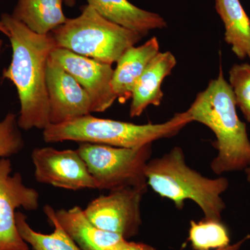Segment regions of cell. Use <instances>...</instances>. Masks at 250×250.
<instances>
[{
    "label": "cell",
    "mask_w": 250,
    "mask_h": 250,
    "mask_svg": "<svg viewBox=\"0 0 250 250\" xmlns=\"http://www.w3.org/2000/svg\"><path fill=\"white\" fill-rule=\"evenodd\" d=\"M1 21L9 31L12 47V59L2 77L17 90L18 125L25 131L43 130L49 125L46 70L51 52L57 47L55 41L52 33L37 34L11 15H1Z\"/></svg>",
    "instance_id": "cell-1"
},
{
    "label": "cell",
    "mask_w": 250,
    "mask_h": 250,
    "mask_svg": "<svg viewBox=\"0 0 250 250\" xmlns=\"http://www.w3.org/2000/svg\"><path fill=\"white\" fill-rule=\"evenodd\" d=\"M236 106L232 88L220 67L217 78L210 81L187 110L192 123L205 125L215 135L213 146L217 155L210 167L217 175L244 171L250 164L247 125L238 118Z\"/></svg>",
    "instance_id": "cell-2"
},
{
    "label": "cell",
    "mask_w": 250,
    "mask_h": 250,
    "mask_svg": "<svg viewBox=\"0 0 250 250\" xmlns=\"http://www.w3.org/2000/svg\"><path fill=\"white\" fill-rule=\"evenodd\" d=\"M147 185L182 210L185 202H195L205 220L222 221L226 204L222 195L228 190L226 177L209 178L187 165L182 148L176 146L161 157L151 159L146 167Z\"/></svg>",
    "instance_id": "cell-3"
},
{
    "label": "cell",
    "mask_w": 250,
    "mask_h": 250,
    "mask_svg": "<svg viewBox=\"0 0 250 250\" xmlns=\"http://www.w3.org/2000/svg\"><path fill=\"white\" fill-rule=\"evenodd\" d=\"M190 123L187 111L175 113L165 123L146 125L103 119L89 114L62 124L48 125L42 131V138L48 143L70 141L134 148L172 137Z\"/></svg>",
    "instance_id": "cell-4"
},
{
    "label": "cell",
    "mask_w": 250,
    "mask_h": 250,
    "mask_svg": "<svg viewBox=\"0 0 250 250\" xmlns=\"http://www.w3.org/2000/svg\"><path fill=\"white\" fill-rule=\"evenodd\" d=\"M81 11L51 32L57 47L112 65L142 40L141 34L108 21L90 5Z\"/></svg>",
    "instance_id": "cell-5"
},
{
    "label": "cell",
    "mask_w": 250,
    "mask_h": 250,
    "mask_svg": "<svg viewBox=\"0 0 250 250\" xmlns=\"http://www.w3.org/2000/svg\"><path fill=\"white\" fill-rule=\"evenodd\" d=\"M77 150L98 190L111 191L125 188L147 190L145 170L152 156V144L125 148L83 143Z\"/></svg>",
    "instance_id": "cell-6"
},
{
    "label": "cell",
    "mask_w": 250,
    "mask_h": 250,
    "mask_svg": "<svg viewBox=\"0 0 250 250\" xmlns=\"http://www.w3.org/2000/svg\"><path fill=\"white\" fill-rule=\"evenodd\" d=\"M147 190L135 188L111 190L94 199L83 210L95 226L128 240L139 232L141 202Z\"/></svg>",
    "instance_id": "cell-7"
},
{
    "label": "cell",
    "mask_w": 250,
    "mask_h": 250,
    "mask_svg": "<svg viewBox=\"0 0 250 250\" xmlns=\"http://www.w3.org/2000/svg\"><path fill=\"white\" fill-rule=\"evenodd\" d=\"M12 172L9 158L0 159V250H29L18 232L16 209L22 207L36 210L40 205V195L24 184L21 173Z\"/></svg>",
    "instance_id": "cell-8"
},
{
    "label": "cell",
    "mask_w": 250,
    "mask_h": 250,
    "mask_svg": "<svg viewBox=\"0 0 250 250\" xmlns=\"http://www.w3.org/2000/svg\"><path fill=\"white\" fill-rule=\"evenodd\" d=\"M38 182L70 190L97 189L82 156L74 149L36 148L31 153Z\"/></svg>",
    "instance_id": "cell-9"
},
{
    "label": "cell",
    "mask_w": 250,
    "mask_h": 250,
    "mask_svg": "<svg viewBox=\"0 0 250 250\" xmlns=\"http://www.w3.org/2000/svg\"><path fill=\"white\" fill-rule=\"evenodd\" d=\"M49 57L84 88L91 100V112L103 113L115 103L117 96L111 86L114 72L111 65L59 47L54 48Z\"/></svg>",
    "instance_id": "cell-10"
},
{
    "label": "cell",
    "mask_w": 250,
    "mask_h": 250,
    "mask_svg": "<svg viewBox=\"0 0 250 250\" xmlns=\"http://www.w3.org/2000/svg\"><path fill=\"white\" fill-rule=\"evenodd\" d=\"M46 83L49 124H62L92 113L91 100L84 88L50 57Z\"/></svg>",
    "instance_id": "cell-11"
},
{
    "label": "cell",
    "mask_w": 250,
    "mask_h": 250,
    "mask_svg": "<svg viewBox=\"0 0 250 250\" xmlns=\"http://www.w3.org/2000/svg\"><path fill=\"white\" fill-rule=\"evenodd\" d=\"M176 64L177 59L170 52H159L149 62L133 90L131 118L141 116L150 105L160 106L164 98L161 85L164 79L171 75Z\"/></svg>",
    "instance_id": "cell-12"
},
{
    "label": "cell",
    "mask_w": 250,
    "mask_h": 250,
    "mask_svg": "<svg viewBox=\"0 0 250 250\" xmlns=\"http://www.w3.org/2000/svg\"><path fill=\"white\" fill-rule=\"evenodd\" d=\"M159 48L157 38L152 37L143 45L130 47L117 62L111 86L120 103H125L131 98L136 82L160 52Z\"/></svg>",
    "instance_id": "cell-13"
},
{
    "label": "cell",
    "mask_w": 250,
    "mask_h": 250,
    "mask_svg": "<svg viewBox=\"0 0 250 250\" xmlns=\"http://www.w3.org/2000/svg\"><path fill=\"white\" fill-rule=\"evenodd\" d=\"M56 217L64 229L82 250H112L124 238L98 228L80 207L55 210Z\"/></svg>",
    "instance_id": "cell-14"
},
{
    "label": "cell",
    "mask_w": 250,
    "mask_h": 250,
    "mask_svg": "<svg viewBox=\"0 0 250 250\" xmlns=\"http://www.w3.org/2000/svg\"><path fill=\"white\" fill-rule=\"evenodd\" d=\"M99 14L108 21L141 34L167 27L164 18L156 13L140 9L128 0H87Z\"/></svg>",
    "instance_id": "cell-15"
},
{
    "label": "cell",
    "mask_w": 250,
    "mask_h": 250,
    "mask_svg": "<svg viewBox=\"0 0 250 250\" xmlns=\"http://www.w3.org/2000/svg\"><path fill=\"white\" fill-rule=\"evenodd\" d=\"M64 0H18L11 16L39 34H49L66 22Z\"/></svg>",
    "instance_id": "cell-16"
},
{
    "label": "cell",
    "mask_w": 250,
    "mask_h": 250,
    "mask_svg": "<svg viewBox=\"0 0 250 250\" xmlns=\"http://www.w3.org/2000/svg\"><path fill=\"white\" fill-rule=\"evenodd\" d=\"M225 28V40L238 58L250 59V19L239 0H215Z\"/></svg>",
    "instance_id": "cell-17"
},
{
    "label": "cell",
    "mask_w": 250,
    "mask_h": 250,
    "mask_svg": "<svg viewBox=\"0 0 250 250\" xmlns=\"http://www.w3.org/2000/svg\"><path fill=\"white\" fill-rule=\"evenodd\" d=\"M43 211L54 226L53 232L49 234L35 231L28 223L27 216L22 212H16V225L22 239L34 250H82L59 223L55 210L46 205Z\"/></svg>",
    "instance_id": "cell-18"
},
{
    "label": "cell",
    "mask_w": 250,
    "mask_h": 250,
    "mask_svg": "<svg viewBox=\"0 0 250 250\" xmlns=\"http://www.w3.org/2000/svg\"><path fill=\"white\" fill-rule=\"evenodd\" d=\"M188 241L194 250H215L230 244L228 228L222 221L191 220Z\"/></svg>",
    "instance_id": "cell-19"
},
{
    "label": "cell",
    "mask_w": 250,
    "mask_h": 250,
    "mask_svg": "<svg viewBox=\"0 0 250 250\" xmlns=\"http://www.w3.org/2000/svg\"><path fill=\"white\" fill-rule=\"evenodd\" d=\"M229 84L232 88L236 105L250 123V64H235L229 70Z\"/></svg>",
    "instance_id": "cell-20"
},
{
    "label": "cell",
    "mask_w": 250,
    "mask_h": 250,
    "mask_svg": "<svg viewBox=\"0 0 250 250\" xmlns=\"http://www.w3.org/2000/svg\"><path fill=\"white\" fill-rule=\"evenodd\" d=\"M17 115L8 113L0 120V159L9 158L22 151L24 146Z\"/></svg>",
    "instance_id": "cell-21"
},
{
    "label": "cell",
    "mask_w": 250,
    "mask_h": 250,
    "mask_svg": "<svg viewBox=\"0 0 250 250\" xmlns=\"http://www.w3.org/2000/svg\"><path fill=\"white\" fill-rule=\"evenodd\" d=\"M112 250H157L155 248L143 243L130 242L124 240Z\"/></svg>",
    "instance_id": "cell-22"
},
{
    "label": "cell",
    "mask_w": 250,
    "mask_h": 250,
    "mask_svg": "<svg viewBox=\"0 0 250 250\" xmlns=\"http://www.w3.org/2000/svg\"><path fill=\"white\" fill-rule=\"evenodd\" d=\"M250 239V234L247 235L244 238L237 241L236 243H233V244H229L225 248H220V249H217L215 250H240L242 248V246L246 243L247 241H249Z\"/></svg>",
    "instance_id": "cell-23"
},
{
    "label": "cell",
    "mask_w": 250,
    "mask_h": 250,
    "mask_svg": "<svg viewBox=\"0 0 250 250\" xmlns=\"http://www.w3.org/2000/svg\"><path fill=\"white\" fill-rule=\"evenodd\" d=\"M0 33H1V34H4V35L7 36V37L9 38V31H8L6 27H5L4 23L2 22V21H1V19H0Z\"/></svg>",
    "instance_id": "cell-24"
},
{
    "label": "cell",
    "mask_w": 250,
    "mask_h": 250,
    "mask_svg": "<svg viewBox=\"0 0 250 250\" xmlns=\"http://www.w3.org/2000/svg\"><path fill=\"white\" fill-rule=\"evenodd\" d=\"M246 173V179L249 183H250V165L246 167V170H244Z\"/></svg>",
    "instance_id": "cell-25"
},
{
    "label": "cell",
    "mask_w": 250,
    "mask_h": 250,
    "mask_svg": "<svg viewBox=\"0 0 250 250\" xmlns=\"http://www.w3.org/2000/svg\"><path fill=\"white\" fill-rule=\"evenodd\" d=\"M65 4L68 6H73L75 4V0H64Z\"/></svg>",
    "instance_id": "cell-26"
},
{
    "label": "cell",
    "mask_w": 250,
    "mask_h": 250,
    "mask_svg": "<svg viewBox=\"0 0 250 250\" xmlns=\"http://www.w3.org/2000/svg\"><path fill=\"white\" fill-rule=\"evenodd\" d=\"M3 41L0 39V55H1V50H2Z\"/></svg>",
    "instance_id": "cell-27"
}]
</instances>
